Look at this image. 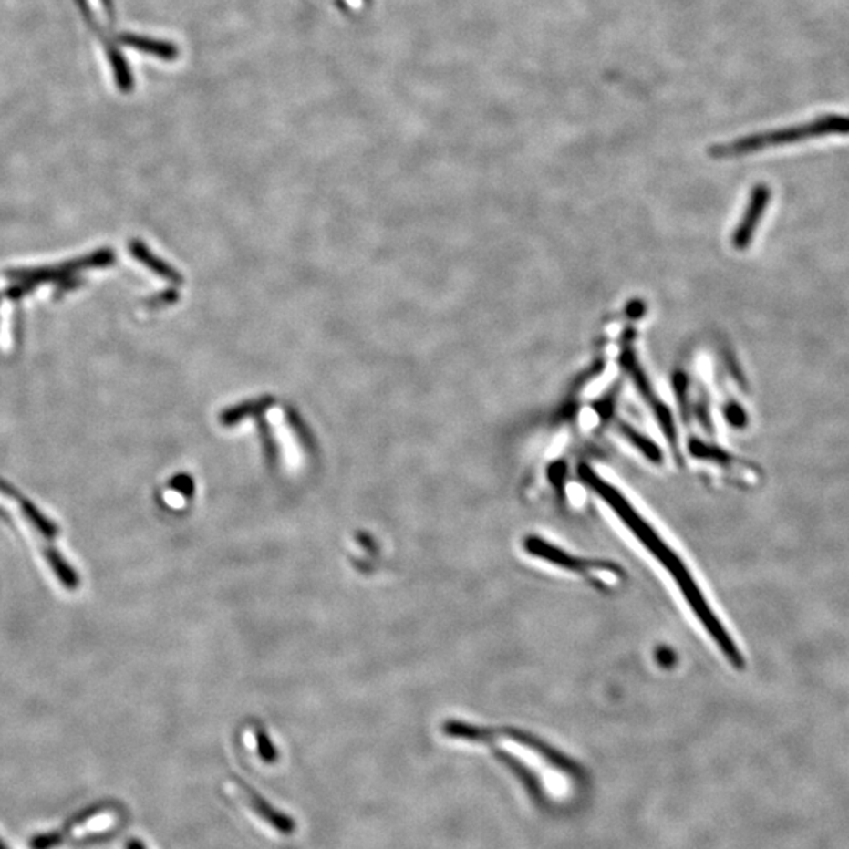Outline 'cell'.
Instances as JSON below:
<instances>
[{"label":"cell","mask_w":849,"mask_h":849,"mask_svg":"<svg viewBox=\"0 0 849 849\" xmlns=\"http://www.w3.org/2000/svg\"><path fill=\"white\" fill-rule=\"evenodd\" d=\"M579 473L581 479L595 491V494L606 502L607 508L626 527V531L651 554V557L656 559L664 570L668 571V576L672 577L673 585L681 593L684 603L689 606L699 623L705 627L708 636L718 645L727 661L731 662L736 668H744V657L741 651L738 650L735 640L725 631L724 625L714 614L708 599L703 596L696 577L690 575L688 564H684V560L673 549L672 544L666 542L661 532L651 524L645 514L638 512L633 502L623 496L622 491L610 485L607 480L599 477L598 473L585 464L579 468Z\"/></svg>","instance_id":"1"},{"label":"cell","mask_w":849,"mask_h":849,"mask_svg":"<svg viewBox=\"0 0 849 849\" xmlns=\"http://www.w3.org/2000/svg\"><path fill=\"white\" fill-rule=\"evenodd\" d=\"M442 730L450 740L488 747L527 775L532 785L553 801L571 798L579 787L581 771L576 764L521 730L488 729L461 720H449Z\"/></svg>","instance_id":"2"},{"label":"cell","mask_w":849,"mask_h":849,"mask_svg":"<svg viewBox=\"0 0 849 849\" xmlns=\"http://www.w3.org/2000/svg\"><path fill=\"white\" fill-rule=\"evenodd\" d=\"M0 502L8 513L16 516L17 524L23 527V531L27 532L30 543L41 554V559L47 564L49 571H52L56 581L68 590L78 588L79 575L73 568V564L65 559L60 547L57 546L60 529L54 524V521L41 513L40 508L24 499L16 490H12L4 483H0Z\"/></svg>","instance_id":"3"},{"label":"cell","mask_w":849,"mask_h":849,"mask_svg":"<svg viewBox=\"0 0 849 849\" xmlns=\"http://www.w3.org/2000/svg\"><path fill=\"white\" fill-rule=\"evenodd\" d=\"M523 547H524V553L531 555L532 559L553 564V568L581 577L582 581L587 582L598 590L614 592L626 582V575L618 564H610L606 560L585 559V557L573 555L555 544L547 543L543 538L529 536L523 543Z\"/></svg>","instance_id":"4"},{"label":"cell","mask_w":849,"mask_h":849,"mask_svg":"<svg viewBox=\"0 0 849 849\" xmlns=\"http://www.w3.org/2000/svg\"><path fill=\"white\" fill-rule=\"evenodd\" d=\"M770 200L771 189L766 184H759L753 188L741 223H738L733 238H731V243L738 251H744L752 243L753 234L763 219L766 208L770 206Z\"/></svg>","instance_id":"5"},{"label":"cell","mask_w":849,"mask_h":849,"mask_svg":"<svg viewBox=\"0 0 849 849\" xmlns=\"http://www.w3.org/2000/svg\"><path fill=\"white\" fill-rule=\"evenodd\" d=\"M236 785L244 792L245 798H247V802L251 805L252 810L257 813L263 821H266L269 826H273L277 833H284V835H291L295 833L296 829V823L293 821L291 816L285 815L284 812L280 810L274 809L273 805L269 804L266 799L262 798L255 790H252L249 785H245L244 782L241 779H236Z\"/></svg>","instance_id":"6"},{"label":"cell","mask_w":849,"mask_h":849,"mask_svg":"<svg viewBox=\"0 0 849 849\" xmlns=\"http://www.w3.org/2000/svg\"><path fill=\"white\" fill-rule=\"evenodd\" d=\"M123 43L131 46L137 51L151 54L154 57L164 58V60H175L180 56L177 46L171 45L169 41L151 40V38L137 36V35H125Z\"/></svg>","instance_id":"7"},{"label":"cell","mask_w":849,"mask_h":849,"mask_svg":"<svg viewBox=\"0 0 849 849\" xmlns=\"http://www.w3.org/2000/svg\"><path fill=\"white\" fill-rule=\"evenodd\" d=\"M622 433L625 434V438H626L636 449L642 451L648 460H651V461H661V450H659L650 440H647L642 434L637 433L636 430L627 427V425H622Z\"/></svg>","instance_id":"8"},{"label":"cell","mask_w":849,"mask_h":849,"mask_svg":"<svg viewBox=\"0 0 849 849\" xmlns=\"http://www.w3.org/2000/svg\"><path fill=\"white\" fill-rule=\"evenodd\" d=\"M258 751H260V757H262L263 761H266V763H273L277 759L275 749L269 742L266 735L258 736Z\"/></svg>","instance_id":"9"},{"label":"cell","mask_w":849,"mask_h":849,"mask_svg":"<svg viewBox=\"0 0 849 849\" xmlns=\"http://www.w3.org/2000/svg\"><path fill=\"white\" fill-rule=\"evenodd\" d=\"M727 419H729L730 422L735 423V425L740 427V425L746 420V414H744V410H742L740 406L733 405L730 406V409L727 410Z\"/></svg>","instance_id":"10"},{"label":"cell","mask_w":849,"mask_h":849,"mask_svg":"<svg viewBox=\"0 0 849 849\" xmlns=\"http://www.w3.org/2000/svg\"><path fill=\"white\" fill-rule=\"evenodd\" d=\"M128 849H145V848H143L142 844H140V842H136V840H132V842H129V844H128Z\"/></svg>","instance_id":"11"},{"label":"cell","mask_w":849,"mask_h":849,"mask_svg":"<svg viewBox=\"0 0 849 849\" xmlns=\"http://www.w3.org/2000/svg\"><path fill=\"white\" fill-rule=\"evenodd\" d=\"M0 849H5L4 848V844H0Z\"/></svg>","instance_id":"12"}]
</instances>
